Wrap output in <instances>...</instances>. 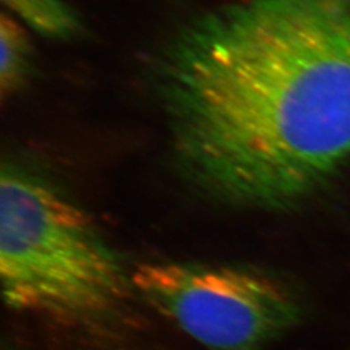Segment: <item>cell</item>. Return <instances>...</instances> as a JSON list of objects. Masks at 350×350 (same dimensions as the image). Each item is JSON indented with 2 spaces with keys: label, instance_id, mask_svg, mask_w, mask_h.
Returning a JSON list of instances; mask_svg holds the SVG:
<instances>
[{
  "label": "cell",
  "instance_id": "4",
  "mask_svg": "<svg viewBox=\"0 0 350 350\" xmlns=\"http://www.w3.org/2000/svg\"><path fill=\"white\" fill-rule=\"evenodd\" d=\"M10 11L42 37L70 40L81 37L83 24L63 0H1Z\"/></svg>",
  "mask_w": 350,
  "mask_h": 350
},
{
  "label": "cell",
  "instance_id": "2",
  "mask_svg": "<svg viewBox=\"0 0 350 350\" xmlns=\"http://www.w3.org/2000/svg\"><path fill=\"white\" fill-rule=\"evenodd\" d=\"M0 280L13 310L70 321L111 310L133 286L88 214L12 163L0 176Z\"/></svg>",
  "mask_w": 350,
  "mask_h": 350
},
{
  "label": "cell",
  "instance_id": "3",
  "mask_svg": "<svg viewBox=\"0 0 350 350\" xmlns=\"http://www.w3.org/2000/svg\"><path fill=\"white\" fill-rule=\"evenodd\" d=\"M131 284L157 312L209 350H261L300 318L274 279L247 269L191 263L140 265Z\"/></svg>",
  "mask_w": 350,
  "mask_h": 350
},
{
  "label": "cell",
  "instance_id": "5",
  "mask_svg": "<svg viewBox=\"0 0 350 350\" xmlns=\"http://www.w3.org/2000/svg\"><path fill=\"white\" fill-rule=\"evenodd\" d=\"M33 49L25 29L12 16H0V91L3 98L24 86L31 72Z\"/></svg>",
  "mask_w": 350,
  "mask_h": 350
},
{
  "label": "cell",
  "instance_id": "1",
  "mask_svg": "<svg viewBox=\"0 0 350 350\" xmlns=\"http://www.w3.org/2000/svg\"><path fill=\"white\" fill-rule=\"evenodd\" d=\"M154 68L179 159L224 200L289 205L350 157V0L218 5Z\"/></svg>",
  "mask_w": 350,
  "mask_h": 350
}]
</instances>
